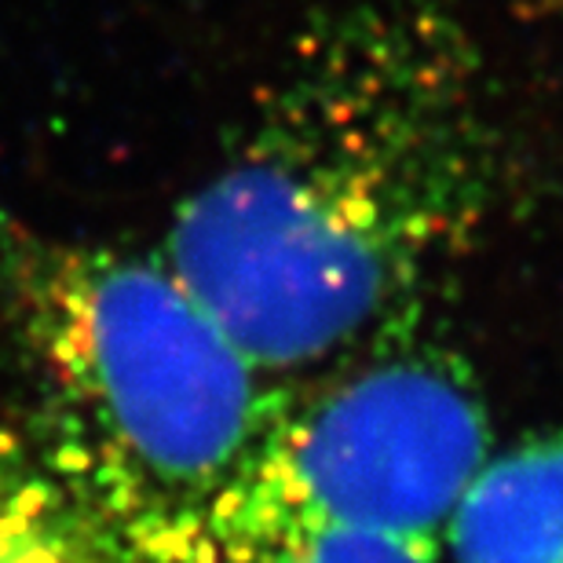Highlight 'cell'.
<instances>
[{
  "mask_svg": "<svg viewBox=\"0 0 563 563\" xmlns=\"http://www.w3.org/2000/svg\"><path fill=\"white\" fill-rule=\"evenodd\" d=\"M443 563H563V421L494 450L446 527Z\"/></svg>",
  "mask_w": 563,
  "mask_h": 563,
  "instance_id": "5b68a950",
  "label": "cell"
},
{
  "mask_svg": "<svg viewBox=\"0 0 563 563\" xmlns=\"http://www.w3.org/2000/svg\"><path fill=\"white\" fill-rule=\"evenodd\" d=\"M560 4H563V0H560Z\"/></svg>",
  "mask_w": 563,
  "mask_h": 563,
  "instance_id": "52a82bcc",
  "label": "cell"
},
{
  "mask_svg": "<svg viewBox=\"0 0 563 563\" xmlns=\"http://www.w3.org/2000/svg\"><path fill=\"white\" fill-rule=\"evenodd\" d=\"M0 322L41 380L44 454L107 538L228 498L286 402L157 250L0 212Z\"/></svg>",
  "mask_w": 563,
  "mask_h": 563,
  "instance_id": "7a4b0ae2",
  "label": "cell"
},
{
  "mask_svg": "<svg viewBox=\"0 0 563 563\" xmlns=\"http://www.w3.org/2000/svg\"><path fill=\"white\" fill-rule=\"evenodd\" d=\"M0 563H121L44 446L0 428Z\"/></svg>",
  "mask_w": 563,
  "mask_h": 563,
  "instance_id": "8992f818",
  "label": "cell"
},
{
  "mask_svg": "<svg viewBox=\"0 0 563 563\" xmlns=\"http://www.w3.org/2000/svg\"><path fill=\"white\" fill-rule=\"evenodd\" d=\"M494 450L476 369L413 303L319 385L286 388L239 487L322 523L443 545Z\"/></svg>",
  "mask_w": 563,
  "mask_h": 563,
  "instance_id": "3957f363",
  "label": "cell"
},
{
  "mask_svg": "<svg viewBox=\"0 0 563 563\" xmlns=\"http://www.w3.org/2000/svg\"><path fill=\"white\" fill-rule=\"evenodd\" d=\"M107 542L121 563H443V545L322 523L245 487Z\"/></svg>",
  "mask_w": 563,
  "mask_h": 563,
  "instance_id": "277c9868",
  "label": "cell"
},
{
  "mask_svg": "<svg viewBox=\"0 0 563 563\" xmlns=\"http://www.w3.org/2000/svg\"><path fill=\"white\" fill-rule=\"evenodd\" d=\"M505 173L487 66L443 0H319L157 256L289 380L421 303Z\"/></svg>",
  "mask_w": 563,
  "mask_h": 563,
  "instance_id": "6da1fadb",
  "label": "cell"
}]
</instances>
